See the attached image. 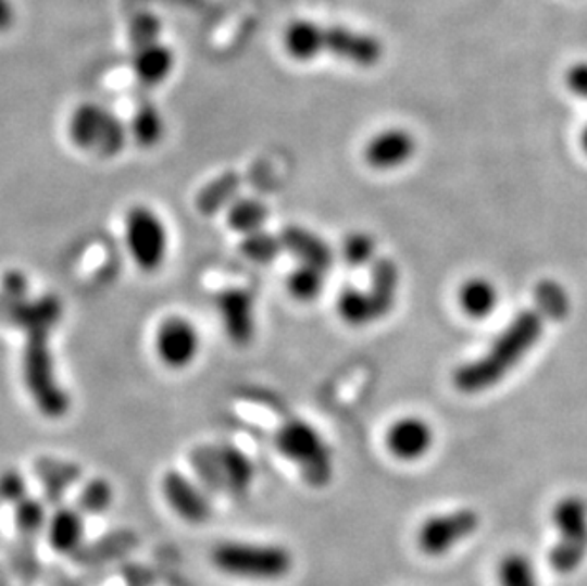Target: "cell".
I'll return each mask as SVG.
<instances>
[{"label": "cell", "mask_w": 587, "mask_h": 586, "mask_svg": "<svg viewBox=\"0 0 587 586\" xmlns=\"http://www.w3.org/2000/svg\"><path fill=\"white\" fill-rule=\"evenodd\" d=\"M544 316L538 309H525L492 341L489 350L474 362L460 365L454 385L462 392L475 395L495 387L521 360L535 349L544 334Z\"/></svg>", "instance_id": "1"}, {"label": "cell", "mask_w": 587, "mask_h": 586, "mask_svg": "<svg viewBox=\"0 0 587 586\" xmlns=\"http://www.w3.org/2000/svg\"><path fill=\"white\" fill-rule=\"evenodd\" d=\"M52 332H29L23 345V383L37 410L48 419H61L71 410V398L61 385L53 358Z\"/></svg>", "instance_id": "2"}, {"label": "cell", "mask_w": 587, "mask_h": 586, "mask_svg": "<svg viewBox=\"0 0 587 586\" xmlns=\"http://www.w3.org/2000/svg\"><path fill=\"white\" fill-rule=\"evenodd\" d=\"M67 136L76 149L96 152L101 159L118 157L129 144L128 124L93 101H84L68 114Z\"/></svg>", "instance_id": "3"}, {"label": "cell", "mask_w": 587, "mask_h": 586, "mask_svg": "<svg viewBox=\"0 0 587 586\" xmlns=\"http://www.w3.org/2000/svg\"><path fill=\"white\" fill-rule=\"evenodd\" d=\"M276 448L301 471L310 486H327L333 478L332 449L304 419H289L276 433Z\"/></svg>", "instance_id": "4"}, {"label": "cell", "mask_w": 587, "mask_h": 586, "mask_svg": "<svg viewBox=\"0 0 587 586\" xmlns=\"http://www.w3.org/2000/svg\"><path fill=\"white\" fill-rule=\"evenodd\" d=\"M211 562L221 573L249 581H276L286 577L294 565V558L286 548L257 543H223L218 545Z\"/></svg>", "instance_id": "5"}, {"label": "cell", "mask_w": 587, "mask_h": 586, "mask_svg": "<svg viewBox=\"0 0 587 586\" xmlns=\"http://www.w3.org/2000/svg\"><path fill=\"white\" fill-rule=\"evenodd\" d=\"M558 540L550 550L551 570L569 575L587 556V502L578 495L563 497L553 509Z\"/></svg>", "instance_id": "6"}, {"label": "cell", "mask_w": 587, "mask_h": 586, "mask_svg": "<svg viewBox=\"0 0 587 586\" xmlns=\"http://www.w3.org/2000/svg\"><path fill=\"white\" fill-rule=\"evenodd\" d=\"M124 240L129 258L143 273H157L166 263L170 233L164 220L149 205H132L126 212Z\"/></svg>", "instance_id": "7"}, {"label": "cell", "mask_w": 587, "mask_h": 586, "mask_svg": "<svg viewBox=\"0 0 587 586\" xmlns=\"http://www.w3.org/2000/svg\"><path fill=\"white\" fill-rule=\"evenodd\" d=\"M479 514L474 509H459L428 518L419 527L416 543L426 556H445L449 550L470 539L479 529Z\"/></svg>", "instance_id": "8"}, {"label": "cell", "mask_w": 587, "mask_h": 586, "mask_svg": "<svg viewBox=\"0 0 587 586\" xmlns=\"http://www.w3.org/2000/svg\"><path fill=\"white\" fill-rule=\"evenodd\" d=\"M317 52L320 55L329 53L339 60L350 61L355 67H373L383 60L385 46L370 33L317 23Z\"/></svg>", "instance_id": "9"}, {"label": "cell", "mask_w": 587, "mask_h": 586, "mask_svg": "<svg viewBox=\"0 0 587 586\" xmlns=\"http://www.w3.org/2000/svg\"><path fill=\"white\" fill-rule=\"evenodd\" d=\"M202 337L195 322L172 314L160 322L154 334V350L160 362L170 370H185L195 364L200 354Z\"/></svg>", "instance_id": "10"}, {"label": "cell", "mask_w": 587, "mask_h": 586, "mask_svg": "<svg viewBox=\"0 0 587 586\" xmlns=\"http://www.w3.org/2000/svg\"><path fill=\"white\" fill-rule=\"evenodd\" d=\"M215 307L228 341L248 347L257 334L255 296L246 288H226L215 297Z\"/></svg>", "instance_id": "11"}, {"label": "cell", "mask_w": 587, "mask_h": 586, "mask_svg": "<svg viewBox=\"0 0 587 586\" xmlns=\"http://www.w3.org/2000/svg\"><path fill=\"white\" fill-rule=\"evenodd\" d=\"M162 495L170 509L177 512L183 520L190 524H202L210 518V501L203 494L202 487L179 471H167L162 476Z\"/></svg>", "instance_id": "12"}, {"label": "cell", "mask_w": 587, "mask_h": 586, "mask_svg": "<svg viewBox=\"0 0 587 586\" xmlns=\"http://www.w3.org/2000/svg\"><path fill=\"white\" fill-rule=\"evenodd\" d=\"M279 240L284 251L297 259V263L301 265L317 266L325 273L335 265V251L332 246L310 228L302 225H287L282 228Z\"/></svg>", "instance_id": "13"}, {"label": "cell", "mask_w": 587, "mask_h": 586, "mask_svg": "<svg viewBox=\"0 0 587 586\" xmlns=\"http://www.w3.org/2000/svg\"><path fill=\"white\" fill-rule=\"evenodd\" d=\"M61 319H63V303L55 294H45L35 299L27 297L4 316L12 326L22 329L23 334L53 332L60 326Z\"/></svg>", "instance_id": "14"}, {"label": "cell", "mask_w": 587, "mask_h": 586, "mask_svg": "<svg viewBox=\"0 0 587 586\" xmlns=\"http://www.w3.org/2000/svg\"><path fill=\"white\" fill-rule=\"evenodd\" d=\"M416 151V139L411 132L401 128H390L380 132L365 145V162L375 170H391L405 164L413 159Z\"/></svg>", "instance_id": "15"}, {"label": "cell", "mask_w": 587, "mask_h": 586, "mask_svg": "<svg viewBox=\"0 0 587 586\" xmlns=\"http://www.w3.org/2000/svg\"><path fill=\"white\" fill-rule=\"evenodd\" d=\"M432 426L419 417L399 419L386 433V448L401 461L421 459L432 449Z\"/></svg>", "instance_id": "16"}, {"label": "cell", "mask_w": 587, "mask_h": 586, "mask_svg": "<svg viewBox=\"0 0 587 586\" xmlns=\"http://www.w3.org/2000/svg\"><path fill=\"white\" fill-rule=\"evenodd\" d=\"M174 52L164 42L136 48L132 53V71H134L137 80L147 88H154V86L166 83L174 73Z\"/></svg>", "instance_id": "17"}, {"label": "cell", "mask_w": 587, "mask_h": 586, "mask_svg": "<svg viewBox=\"0 0 587 586\" xmlns=\"http://www.w3.org/2000/svg\"><path fill=\"white\" fill-rule=\"evenodd\" d=\"M399 288V269L390 259H375L371 263L370 291L378 320L394 309Z\"/></svg>", "instance_id": "18"}, {"label": "cell", "mask_w": 587, "mask_h": 586, "mask_svg": "<svg viewBox=\"0 0 587 586\" xmlns=\"http://www.w3.org/2000/svg\"><path fill=\"white\" fill-rule=\"evenodd\" d=\"M217 453L225 491L234 495L246 494L255 478V469L249 457L230 444L217 446Z\"/></svg>", "instance_id": "19"}, {"label": "cell", "mask_w": 587, "mask_h": 586, "mask_svg": "<svg viewBox=\"0 0 587 586\" xmlns=\"http://www.w3.org/2000/svg\"><path fill=\"white\" fill-rule=\"evenodd\" d=\"M129 139L139 149H154L162 144L166 136V121L160 113L159 107L152 101H143L137 105L128 122Z\"/></svg>", "instance_id": "20"}, {"label": "cell", "mask_w": 587, "mask_h": 586, "mask_svg": "<svg viewBox=\"0 0 587 586\" xmlns=\"http://www.w3.org/2000/svg\"><path fill=\"white\" fill-rule=\"evenodd\" d=\"M271 215L268 205L253 197H238L226 208V225L234 233L246 236L261 230Z\"/></svg>", "instance_id": "21"}, {"label": "cell", "mask_w": 587, "mask_h": 586, "mask_svg": "<svg viewBox=\"0 0 587 586\" xmlns=\"http://www.w3.org/2000/svg\"><path fill=\"white\" fill-rule=\"evenodd\" d=\"M240 190V175L225 172L215 179H211L196 197V208L203 215L223 212L238 198Z\"/></svg>", "instance_id": "22"}, {"label": "cell", "mask_w": 587, "mask_h": 586, "mask_svg": "<svg viewBox=\"0 0 587 586\" xmlns=\"http://www.w3.org/2000/svg\"><path fill=\"white\" fill-rule=\"evenodd\" d=\"M459 303L470 319H487L497 309V286L487 278L466 280L460 288Z\"/></svg>", "instance_id": "23"}, {"label": "cell", "mask_w": 587, "mask_h": 586, "mask_svg": "<svg viewBox=\"0 0 587 586\" xmlns=\"http://www.w3.org/2000/svg\"><path fill=\"white\" fill-rule=\"evenodd\" d=\"M337 312L340 320L348 326H370L371 322L378 320L375 303L367 289L345 286L337 297Z\"/></svg>", "instance_id": "24"}, {"label": "cell", "mask_w": 587, "mask_h": 586, "mask_svg": "<svg viewBox=\"0 0 587 586\" xmlns=\"http://www.w3.org/2000/svg\"><path fill=\"white\" fill-rule=\"evenodd\" d=\"M325 271L317 266L299 265L295 266L291 273L287 274V294L294 297L299 303H312L322 296L325 288Z\"/></svg>", "instance_id": "25"}, {"label": "cell", "mask_w": 587, "mask_h": 586, "mask_svg": "<svg viewBox=\"0 0 587 586\" xmlns=\"http://www.w3.org/2000/svg\"><path fill=\"white\" fill-rule=\"evenodd\" d=\"M282 251H284V246H282L279 235H272L266 228L241 236L240 253L253 265H272Z\"/></svg>", "instance_id": "26"}, {"label": "cell", "mask_w": 587, "mask_h": 586, "mask_svg": "<svg viewBox=\"0 0 587 586\" xmlns=\"http://www.w3.org/2000/svg\"><path fill=\"white\" fill-rule=\"evenodd\" d=\"M498 585L500 586H540L535 565L527 556L510 552L498 563Z\"/></svg>", "instance_id": "27"}, {"label": "cell", "mask_w": 587, "mask_h": 586, "mask_svg": "<svg viewBox=\"0 0 587 586\" xmlns=\"http://www.w3.org/2000/svg\"><path fill=\"white\" fill-rule=\"evenodd\" d=\"M536 309L544 319L563 320L571 311V299L565 288L555 280H542L535 289Z\"/></svg>", "instance_id": "28"}, {"label": "cell", "mask_w": 587, "mask_h": 586, "mask_svg": "<svg viewBox=\"0 0 587 586\" xmlns=\"http://www.w3.org/2000/svg\"><path fill=\"white\" fill-rule=\"evenodd\" d=\"M190 464L195 469L196 476L203 486L211 487L215 491H225L221 463H218L217 446H200L192 449Z\"/></svg>", "instance_id": "29"}, {"label": "cell", "mask_w": 587, "mask_h": 586, "mask_svg": "<svg viewBox=\"0 0 587 586\" xmlns=\"http://www.w3.org/2000/svg\"><path fill=\"white\" fill-rule=\"evenodd\" d=\"M340 258L352 269H362L375 261V240L362 230L348 233L340 244Z\"/></svg>", "instance_id": "30"}, {"label": "cell", "mask_w": 587, "mask_h": 586, "mask_svg": "<svg viewBox=\"0 0 587 586\" xmlns=\"http://www.w3.org/2000/svg\"><path fill=\"white\" fill-rule=\"evenodd\" d=\"M50 537L58 550L76 547V543L83 537V520L75 510H60L50 522Z\"/></svg>", "instance_id": "31"}, {"label": "cell", "mask_w": 587, "mask_h": 586, "mask_svg": "<svg viewBox=\"0 0 587 586\" xmlns=\"http://www.w3.org/2000/svg\"><path fill=\"white\" fill-rule=\"evenodd\" d=\"M160 35H162V23L151 12L134 15V20L129 22L128 38L134 50L160 42Z\"/></svg>", "instance_id": "32"}, {"label": "cell", "mask_w": 587, "mask_h": 586, "mask_svg": "<svg viewBox=\"0 0 587 586\" xmlns=\"http://www.w3.org/2000/svg\"><path fill=\"white\" fill-rule=\"evenodd\" d=\"M29 297V280L20 271L4 274L0 284V316L4 319L15 304L22 303Z\"/></svg>", "instance_id": "33"}, {"label": "cell", "mask_w": 587, "mask_h": 586, "mask_svg": "<svg viewBox=\"0 0 587 586\" xmlns=\"http://www.w3.org/2000/svg\"><path fill=\"white\" fill-rule=\"evenodd\" d=\"M111 497H113V494H111L109 484L101 482V479H96V482H91L90 486L84 489L80 501H83L84 507L88 510H101L105 509L109 501H111Z\"/></svg>", "instance_id": "34"}, {"label": "cell", "mask_w": 587, "mask_h": 586, "mask_svg": "<svg viewBox=\"0 0 587 586\" xmlns=\"http://www.w3.org/2000/svg\"><path fill=\"white\" fill-rule=\"evenodd\" d=\"M17 516H20V524L29 527V529H35L38 525L42 524V518H45V510H42V504L33 499H22L17 502Z\"/></svg>", "instance_id": "35"}, {"label": "cell", "mask_w": 587, "mask_h": 586, "mask_svg": "<svg viewBox=\"0 0 587 586\" xmlns=\"http://www.w3.org/2000/svg\"><path fill=\"white\" fill-rule=\"evenodd\" d=\"M23 479L17 472H7L0 476V497L7 501L20 502L23 499Z\"/></svg>", "instance_id": "36"}, {"label": "cell", "mask_w": 587, "mask_h": 586, "mask_svg": "<svg viewBox=\"0 0 587 586\" xmlns=\"http://www.w3.org/2000/svg\"><path fill=\"white\" fill-rule=\"evenodd\" d=\"M566 86L576 98L587 99V63H574L566 73Z\"/></svg>", "instance_id": "37"}, {"label": "cell", "mask_w": 587, "mask_h": 586, "mask_svg": "<svg viewBox=\"0 0 587 586\" xmlns=\"http://www.w3.org/2000/svg\"><path fill=\"white\" fill-rule=\"evenodd\" d=\"M15 23V7L12 0H0V33L12 29Z\"/></svg>", "instance_id": "38"}, {"label": "cell", "mask_w": 587, "mask_h": 586, "mask_svg": "<svg viewBox=\"0 0 587 586\" xmlns=\"http://www.w3.org/2000/svg\"><path fill=\"white\" fill-rule=\"evenodd\" d=\"M582 147H584V151L587 152V126L584 128V132H582Z\"/></svg>", "instance_id": "39"}]
</instances>
